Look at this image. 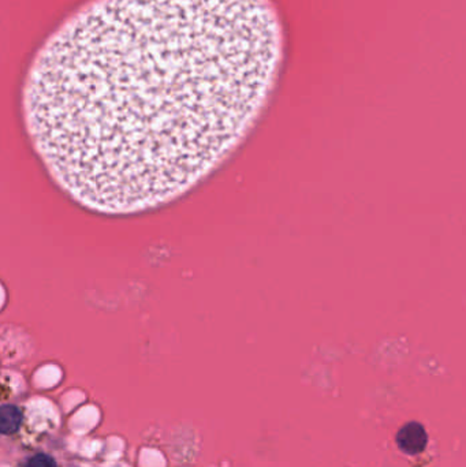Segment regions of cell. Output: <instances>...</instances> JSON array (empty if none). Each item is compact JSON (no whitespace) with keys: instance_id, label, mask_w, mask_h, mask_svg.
<instances>
[{"instance_id":"6da1fadb","label":"cell","mask_w":466,"mask_h":467,"mask_svg":"<svg viewBox=\"0 0 466 467\" xmlns=\"http://www.w3.org/2000/svg\"><path fill=\"white\" fill-rule=\"evenodd\" d=\"M282 51L270 0H92L29 69L30 144L83 209L129 216L162 208L245 141Z\"/></svg>"},{"instance_id":"7a4b0ae2","label":"cell","mask_w":466,"mask_h":467,"mask_svg":"<svg viewBox=\"0 0 466 467\" xmlns=\"http://www.w3.org/2000/svg\"><path fill=\"white\" fill-rule=\"evenodd\" d=\"M398 447L409 455L420 454L425 449L428 436L424 426L418 422H409L404 425L397 435Z\"/></svg>"},{"instance_id":"3957f363","label":"cell","mask_w":466,"mask_h":467,"mask_svg":"<svg viewBox=\"0 0 466 467\" xmlns=\"http://www.w3.org/2000/svg\"><path fill=\"white\" fill-rule=\"evenodd\" d=\"M22 425V412L13 405L0 407V432L3 435H13L18 432Z\"/></svg>"},{"instance_id":"277c9868","label":"cell","mask_w":466,"mask_h":467,"mask_svg":"<svg viewBox=\"0 0 466 467\" xmlns=\"http://www.w3.org/2000/svg\"><path fill=\"white\" fill-rule=\"evenodd\" d=\"M24 467H57L55 459L47 454H37L32 456Z\"/></svg>"}]
</instances>
